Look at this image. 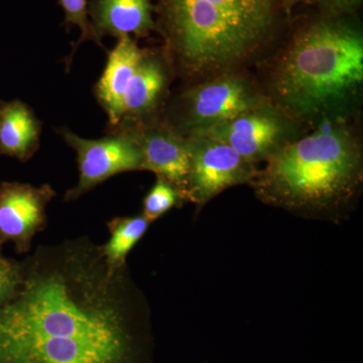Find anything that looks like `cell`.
Returning <instances> with one entry per match:
<instances>
[{
    "mask_svg": "<svg viewBox=\"0 0 363 363\" xmlns=\"http://www.w3.org/2000/svg\"><path fill=\"white\" fill-rule=\"evenodd\" d=\"M58 1L60 6L63 9L64 14H65L64 23L67 26H78L81 32L77 43L72 45V52L69 56L68 61H66V67L69 69L72 64V60L74 58V55H75L78 48L86 40L94 43L102 49H104V45L102 44V39L98 37L96 32L93 28L92 23H91L89 13H88L87 0H58Z\"/></svg>",
    "mask_w": 363,
    "mask_h": 363,
    "instance_id": "cell-16",
    "label": "cell"
},
{
    "mask_svg": "<svg viewBox=\"0 0 363 363\" xmlns=\"http://www.w3.org/2000/svg\"><path fill=\"white\" fill-rule=\"evenodd\" d=\"M150 224L143 214L114 217L107 222L111 238L101 245L107 260L116 267L126 264L128 253L140 242Z\"/></svg>",
    "mask_w": 363,
    "mask_h": 363,
    "instance_id": "cell-14",
    "label": "cell"
},
{
    "mask_svg": "<svg viewBox=\"0 0 363 363\" xmlns=\"http://www.w3.org/2000/svg\"><path fill=\"white\" fill-rule=\"evenodd\" d=\"M279 0H157L156 32L176 75L191 84L240 71L279 32Z\"/></svg>",
    "mask_w": 363,
    "mask_h": 363,
    "instance_id": "cell-4",
    "label": "cell"
},
{
    "mask_svg": "<svg viewBox=\"0 0 363 363\" xmlns=\"http://www.w3.org/2000/svg\"><path fill=\"white\" fill-rule=\"evenodd\" d=\"M314 1L315 0H279L281 9H284L286 13L290 11L298 4H314Z\"/></svg>",
    "mask_w": 363,
    "mask_h": 363,
    "instance_id": "cell-19",
    "label": "cell"
},
{
    "mask_svg": "<svg viewBox=\"0 0 363 363\" xmlns=\"http://www.w3.org/2000/svg\"><path fill=\"white\" fill-rule=\"evenodd\" d=\"M262 88L240 71L193 83L164 109V121L183 135L231 121L266 101Z\"/></svg>",
    "mask_w": 363,
    "mask_h": 363,
    "instance_id": "cell-6",
    "label": "cell"
},
{
    "mask_svg": "<svg viewBox=\"0 0 363 363\" xmlns=\"http://www.w3.org/2000/svg\"><path fill=\"white\" fill-rule=\"evenodd\" d=\"M311 130L269 157L248 185L269 206L339 223L362 194V138L353 119L323 121Z\"/></svg>",
    "mask_w": 363,
    "mask_h": 363,
    "instance_id": "cell-3",
    "label": "cell"
},
{
    "mask_svg": "<svg viewBox=\"0 0 363 363\" xmlns=\"http://www.w3.org/2000/svg\"><path fill=\"white\" fill-rule=\"evenodd\" d=\"M106 133H123L133 138L142 152L143 171L152 172L168 181L187 202L189 155L186 136L164 121L162 116Z\"/></svg>",
    "mask_w": 363,
    "mask_h": 363,
    "instance_id": "cell-11",
    "label": "cell"
},
{
    "mask_svg": "<svg viewBox=\"0 0 363 363\" xmlns=\"http://www.w3.org/2000/svg\"><path fill=\"white\" fill-rule=\"evenodd\" d=\"M305 128L267 99L231 121L197 133L227 143L243 159L257 166L305 133Z\"/></svg>",
    "mask_w": 363,
    "mask_h": 363,
    "instance_id": "cell-8",
    "label": "cell"
},
{
    "mask_svg": "<svg viewBox=\"0 0 363 363\" xmlns=\"http://www.w3.org/2000/svg\"><path fill=\"white\" fill-rule=\"evenodd\" d=\"M56 196L50 184L35 187L21 182H1L0 247L13 242L18 255L30 252L35 236L47 228L45 210Z\"/></svg>",
    "mask_w": 363,
    "mask_h": 363,
    "instance_id": "cell-10",
    "label": "cell"
},
{
    "mask_svg": "<svg viewBox=\"0 0 363 363\" xmlns=\"http://www.w3.org/2000/svg\"><path fill=\"white\" fill-rule=\"evenodd\" d=\"M363 0H315L320 13L327 16H354Z\"/></svg>",
    "mask_w": 363,
    "mask_h": 363,
    "instance_id": "cell-18",
    "label": "cell"
},
{
    "mask_svg": "<svg viewBox=\"0 0 363 363\" xmlns=\"http://www.w3.org/2000/svg\"><path fill=\"white\" fill-rule=\"evenodd\" d=\"M23 264L20 260L6 257L0 247V308L9 304L20 292Z\"/></svg>",
    "mask_w": 363,
    "mask_h": 363,
    "instance_id": "cell-17",
    "label": "cell"
},
{
    "mask_svg": "<svg viewBox=\"0 0 363 363\" xmlns=\"http://www.w3.org/2000/svg\"><path fill=\"white\" fill-rule=\"evenodd\" d=\"M0 308V363H155L152 309L89 236L40 245Z\"/></svg>",
    "mask_w": 363,
    "mask_h": 363,
    "instance_id": "cell-1",
    "label": "cell"
},
{
    "mask_svg": "<svg viewBox=\"0 0 363 363\" xmlns=\"http://www.w3.org/2000/svg\"><path fill=\"white\" fill-rule=\"evenodd\" d=\"M185 136L189 155L186 199L195 205L196 214L227 189L248 185L252 180L257 166L230 145L204 133Z\"/></svg>",
    "mask_w": 363,
    "mask_h": 363,
    "instance_id": "cell-7",
    "label": "cell"
},
{
    "mask_svg": "<svg viewBox=\"0 0 363 363\" xmlns=\"http://www.w3.org/2000/svg\"><path fill=\"white\" fill-rule=\"evenodd\" d=\"M175 75L164 48L143 49L130 35L117 39L93 89L108 117L106 130L161 117Z\"/></svg>",
    "mask_w": 363,
    "mask_h": 363,
    "instance_id": "cell-5",
    "label": "cell"
},
{
    "mask_svg": "<svg viewBox=\"0 0 363 363\" xmlns=\"http://www.w3.org/2000/svg\"><path fill=\"white\" fill-rule=\"evenodd\" d=\"M264 96L307 128L354 119L363 92V30L354 16L300 23L272 64Z\"/></svg>",
    "mask_w": 363,
    "mask_h": 363,
    "instance_id": "cell-2",
    "label": "cell"
},
{
    "mask_svg": "<svg viewBox=\"0 0 363 363\" xmlns=\"http://www.w3.org/2000/svg\"><path fill=\"white\" fill-rule=\"evenodd\" d=\"M185 200L171 183L157 177L156 183L150 189L143 202V215L147 220L155 222L173 208L183 206Z\"/></svg>",
    "mask_w": 363,
    "mask_h": 363,
    "instance_id": "cell-15",
    "label": "cell"
},
{
    "mask_svg": "<svg viewBox=\"0 0 363 363\" xmlns=\"http://www.w3.org/2000/svg\"><path fill=\"white\" fill-rule=\"evenodd\" d=\"M152 0H89L88 13L98 37L147 38L156 32Z\"/></svg>",
    "mask_w": 363,
    "mask_h": 363,
    "instance_id": "cell-12",
    "label": "cell"
},
{
    "mask_svg": "<svg viewBox=\"0 0 363 363\" xmlns=\"http://www.w3.org/2000/svg\"><path fill=\"white\" fill-rule=\"evenodd\" d=\"M57 133L77 156L79 181L65 193V202L80 199L111 177L125 172L143 171L140 147L123 133H107L99 140L81 138L68 128H58Z\"/></svg>",
    "mask_w": 363,
    "mask_h": 363,
    "instance_id": "cell-9",
    "label": "cell"
},
{
    "mask_svg": "<svg viewBox=\"0 0 363 363\" xmlns=\"http://www.w3.org/2000/svg\"><path fill=\"white\" fill-rule=\"evenodd\" d=\"M43 123L20 99L0 100V157L30 161L40 147Z\"/></svg>",
    "mask_w": 363,
    "mask_h": 363,
    "instance_id": "cell-13",
    "label": "cell"
}]
</instances>
